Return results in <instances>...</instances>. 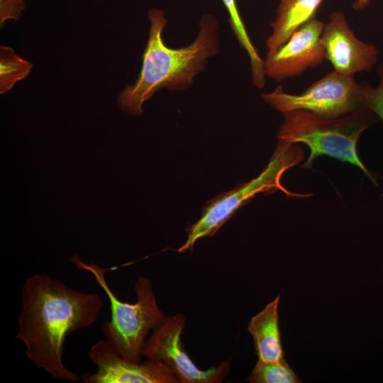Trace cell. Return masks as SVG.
Wrapping results in <instances>:
<instances>
[{
  "instance_id": "cell-1",
  "label": "cell",
  "mask_w": 383,
  "mask_h": 383,
  "mask_svg": "<svg viewBox=\"0 0 383 383\" xmlns=\"http://www.w3.org/2000/svg\"><path fill=\"white\" fill-rule=\"evenodd\" d=\"M102 306L97 293L77 291L46 274H35L21 289L16 338L36 367L60 380L77 382L80 377L62 361L65 341L70 333L94 323Z\"/></svg>"
},
{
  "instance_id": "cell-2",
  "label": "cell",
  "mask_w": 383,
  "mask_h": 383,
  "mask_svg": "<svg viewBox=\"0 0 383 383\" xmlns=\"http://www.w3.org/2000/svg\"><path fill=\"white\" fill-rule=\"evenodd\" d=\"M148 19L150 31L140 74L117 100L120 109L133 116L140 115L143 104L160 89L182 91L191 87L208 60L219 51V23L211 14L201 16L194 40L179 48H170L163 40L167 19L162 9H150Z\"/></svg>"
},
{
  "instance_id": "cell-3",
  "label": "cell",
  "mask_w": 383,
  "mask_h": 383,
  "mask_svg": "<svg viewBox=\"0 0 383 383\" xmlns=\"http://www.w3.org/2000/svg\"><path fill=\"white\" fill-rule=\"evenodd\" d=\"M278 140L304 143L310 154L302 167H311L314 159L326 155L358 167L376 184L360 160L357 144L362 133L379 119L372 111L362 110L338 117L321 116L305 110L283 113Z\"/></svg>"
},
{
  "instance_id": "cell-4",
  "label": "cell",
  "mask_w": 383,
  "mask_h": 383,
  "mask_svg": "<svg viewBox=\"0 0 383 383\" xmlns=\"http://www.w3.org/2000/svg\"><path fill=\"white\" fill-rule=\"evenodd\" d=\"M79 270L91 273L106 294L110 303L111 318L104 321L102 331L120 356L132 362H140L146 336L162 324L166 316L160 309L151 280L139 277L134 285L137 300L131 304L118 299L106 282V269L86 264L77 255L71 257Z\"/></svg>"
},
{
  "instance_id": "cell-5",
  "label": "cell",
  "mask_w": 383,
  "mask_h": 383,
  "mask_svg": "<svg viewBox=\"0 0 383 383\" xmlns=\"http://www.w3.org/2000/svg\"><path fill=\"white\" fill-rule=\"evenodd\" d=\"M304 159V150L298 143L278 140L267 165L256 178L241 183L205 204L201 218L187 228V240L178 252L192 250L195 243L200 238L213 235L236 210L250 202L259 193L272 194L280 190L289 198L311 196V194L289 192L281 183L284 173Z\"/></svg>"
},
{
  "instance_id": "cell-6",
  "label": "cell",
  "mask_w": 383,
  "mask_h": 383,
  "mask_svg": "<svg viewBox=\"0 0 383 383\" xmlns=\"http://www.w3.org/2000/svg\"><path fill=\"white\" fill-rule=\"evenodd\" d=\"M261 97L282 113L305 110L321 116L338 117L367 109L362 83H357L354 77L342 75L334 70L299 94L287 93L278 86L271 92L262 94Z\"/></svg>"
},
{
  "instance_id": "cell-7",
  "label": "cell",
  "mask_w": 383,
  "mask_h": 383,
  "mask_svg": "<svg viewBox=\"0 0 383 383\" xmlns=\"http://www.w3.org/2000/svg\"><path fill=\"white\" fill-rule=\"evenodd\" d=\"M185 323L186 318L182 313L166 317L145 340L143 356L165 363L173 371L179 383L221 382L229 372V360L206 370L196 367L181 342Z\"/></svg>"
},
{
  "instance_id": "cell-8",
  "label": "cell",
  "mask_w": 383,
  "mask_h": 383,
  "mask_svg": "<svg viewBox=\"0 0 383 383\" xmlns=\"http://www.w3.org/2000/svg\"><path fill=\"white\" fill-rule=\"evenodd\" d=\"M88 355L97 369L82 375L85 383H179L165 363L148 358L142 363L128 361L118 355L107 339L96 342Z\"/></svg>"
},
{
  "instance_id": "cell-9",
  "label": "cell",
  "mask_w": 383,
  "mask_h": 383,
  "mask_svg": "<svg viewBox=\"0 0 383 383\" xmlns=\"http://www.w3.org/2000/svg\"><path fill=\"white\" fill-rule=\"evenodd\" d=\"M325 23L314 16L296 30L279 49L266 54L267 77L280 82L318 66L326 60L321 37Z\"/></svg>"
},
{
  "instance_id": "cell-10",
  "label": "cell",
  "mask_w": 383,
  "mask_h": 383,
  "mask_svg": "<svg viewBox=\"0 0 383 383\" xmlns=\"http://www.w3.org/2000/svg\"><path fill=\"white\" fill-rule=\"evenodd\" d=\"M321 41L326 60L342 75L354 77L356 73L370 72L378 62L379 50L358 39L340 11L331 13Z\"/></svg>"
},
{
  "instance_id": "cell-11",
  "label": "cell",
  "mask_w": 383,
  "mask_h": 383,
  "mask_svg": "<svg viewBox=\"0 0 383 383\" xmlns=\"http://www.w3.org/2000/svg\"><path fill=\"white\" fill-rule=\"evenodd\" d=\"M280 296L273 301L254 316L248 325L258 360L267 362H281L284 359L279 326L278 306Z\"/></svg>"
},
{
  "instance_id": "cell-12",
  "label": "cell",
  "mask_w": 383,
  "mask_h": 383,
  "mask_svg": "<svg viewBox=\"0 0 383 383\" xmlns=\"http://www.w3.org/2000/svg\"><path fill=\"white\" fill-rule=\"evenodd\" d=\"M323 0H280L276 16L271 23V35L265 42L266 54H271L284 44L291 35L316 16Z\"/></svg>"
},
{
  "instance_id": "cell-13",
  "label": "cell",
  "mask_w": 383,
  "mask_h": 383,
  "mask_svg": "<svg viewBox=\"0 0 383 383\" xmlns=\"http://www.w3.org/2000/svg\"><path fill=\"white\" fill-rule=\"evenodd\" d=\"M229 15L231 29L240 47L246 52L251 70L252 84L257 88L264 87L266 82L264 60L260 57L245 28L235 0H221Z\"/></svg>"
},
{
  "instance_id": "cell-14",
  "label": "cell",
  "mask_w": 383,
  "mask_h": 383,
  "mask_svg": "<svg viewBox=\"0 0 383 383\" xmlns=\"http://www.w3.org/2000/svg\"><path fill=\"white\" fill-rule=\"evenodd\" d=\"M33 64L18 56L7 46L0 47V93L5 94L30 72Z\"/></svg>"
},
{
  "instance_id": "cell-15",
  "label": "cell",
  "mask_w": 383,
  "mask_h": 383,
  "mask_svg": "<svg viewBox=\"0 0 383 383\" xmlns=\"http://www.w3.org/2000/svg\"><path fill=\"white\" fill-rule=\"evenodd\" d=\"M251 383H299L296 373L287 362L257 361L248 377Z\"/></svg>"
},
{
  "instance_id": "cell-16",
  "label": "cell",
  "mask_w": 383,
  "mask_h": 383,
  "mask_svg": "<svg viewBox=\"0 0 383 383\" xmlns=\"http://www.w3.org/2000/svg\"><path fill=\"white\" fill-rule=\"evenodd\" d=\"M377 75L379 82L377 87H373L368 83H362L363 94L367 109L383 122V62L378 67Z\"/></svg>"
},
{
  "instance_id": "cell-17",
  "label": "cell",
  "mask_w": 383,
  "mask_h": 383,
  "mask_svg": "<svg viewBox=\"0 0 383 383\" xmlns=\"http://www.w3.org/2000/svg\"><path fill=\"white\" fill-rule=\"evenodd\" d=\"M26 8L24 0H0V25L8 20L17 21Z\"/></svg>"
},
{
  "instance_id": "cell-18",
  "label": "cell",
  "mask_w": 383,
  "mask_h": 383,
  "mask_svg": "<svg viewBox=\"0 0 383 383\" xmlns=\"http://www.w3.org/2000/svg\"><path fill=\"white\" fill-rule=\"evenodd\" d=\"M370 1L371 0H355L353 5V8L355 9H362L368 5Z\"/></svg>"
}]
</instances>
